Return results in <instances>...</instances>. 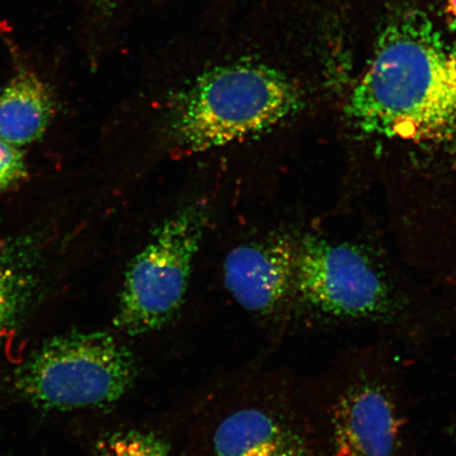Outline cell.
<instances>
[{
    "instance_id": "cell-9",
    "label": "cell",
    "mask_w": 456,
    "mask_h": 456,
    "mask_svg": "<svg viewBox=\"0 0 456 456\" xmlns=\"http://www.w3.org/2000/svg\"><path fill=\"white\" fill-rule=\"evenodd\" d=\"M33 254L27 240L0 244V346L24 319L37 294Z\"/></svg>"
},
{
    "instance_id": "cell-12",
    "label": "cell",
    "mask_w": 456,
    "mask_h": 456,
    "mask_svg": "<svg viewBox=\"0 0 456 456\" xmlns=\"http://www.w3.org/2000/svg\"><path fill=\"white\" fill-rule=\"evenodd\" d=\"M89 3L102 15L111 14L114 8H116V0H89Z\"/></svg>"
},
{
    "instance_id": "cell-11",
    "label": "cell",
    "mask_w": 456,
    "mask_h": 456,
    "mask_svg": "<svg viewBox=\"0 0 456 456\" xmlns=\"http://www.w3.org/2000/svg\"><path fill=\"white\" fill-rule=\"evenodd\" d=\"M27 176V163L20 147L0 138V192L8 191Z\"/></svg>"
},
{
    "instance_id": "cell-5",
    "label": "cell",
    "mask_w": 456,
    "mask_h": 456,
    "mask_svg": "<svg viewBox=\"0 0 456 456\" xmlns=\"http://www.w3.org/2000/svg\"><path fill=\"white\" fill-rule=\"evenodd\" d=\"M208 221L202 203L165 220L128 266L114 326L129 336L155 332L183 305Z\"/></svg>"
},
{
    "instance_id": "cell-8",
    "label": "cell",
    "mask_w": 456,
    "mask_h": 456,
    "mask_svg": "<svg viewBox=\"0 0 456 456\" xmlns=\"http://www.w3.org/2000/svg\"><path fill=\"white\" fill-rule=\"evenodd\" d=\"M55 112L53 91L41 77L20 67L0 88V138L22 147L42 138Z\"/></svg>"
},
{
    "instance_id": "cell-2",
    "label": "cell",
    "mask_w": 456,
    "mask_h": 456,
    "mask_svg": "<svg viewBox=\"0 0 456 456\" xmlns=\"http://www.w3.org/2000/svg\"><path fill=\"white\" fill-rule=\"evenodd\" d=\"M317 456H416L406 387L391 341L342 357L321 395Z\"/></svg>"
},
{
    "instance_id": "cell-6",
    "label": "cell",
    "mask_w": 456,
    "mask_h": 456,
    "mask_svg": "<svg viewBox=\"0 0 456 456\" xmlns=\"http://www.w3.org/2000/svg\"><path fill=\"white\" fill-rule=\"evenodd\" d=\"M298 245L277 237L240 245L224 264V284L243 309L270 315L296 292Z\"/></svg>"
},
{
    "instance_id": "cell-3",
    "label": "cell",
    "mask_w": 456,
    "mask_h": 456,
    "mask_svg": "<svg viewBox=\"0 0 456 456\" xmlns=\"http://www.w3.org/2000/svg\"><path fill=\"white\" fill-rule=\"evenodd\" d=\"M305 106L298 85L264 64L214 68L181 93L169 135L184 152H203L260 135Z\"/></svg>"
},
{
    "instance_id": "cell-7",
    "label": "cell",
    "mask_w": 456,
    "mask_h": 456,
    "mask_svg": "<svg viewBox=\"0 0 456 456\" xmlns=\"http://www.w3.org/2000/svg\"><path fill=\"white\" fill-rule=\"evenodd\" d=\"M210 456H317L312 437L281 414L261 407L237 410L216 428Z\"/></svg>"
},
{
    "instance_id": "cell-10",
    "label": "cell",
    "mask_w": 456,
    "mask_h": 456,
    "mask_svg": "<svg viewBox=\"0 0 456 456\" xmlns=\"http://www.w3.org/2000/svg\"><path fill=\"white\" fill-rule=\"evenodd\" d=\"M96 456H170V448L153 432L118 431L99 442Z\"/></svg>"
},
{
    "instance_id": "cell-13",
    "label": "cell",
    "mask_w": 456,
    "mask_h": 456,
    "mask_svg": "<svg viewBox=\"0 0 456 456\" xmlns=\"http://www.w3.org/2000/svg\"><path fill=\"white\" fill-rule=\"evenodd\" d=\"M444 11L450 28L456 31V0H444Z\"/></svg>"
},
{
    "instance_id": "cell-4",
    "label": "cell",
    "mask_w": 456,
    "mask_h": 456,
    "mask_svg": "<svg viewBox=\"0 0 456 456\" xmlns=\"http://www.w3.org/2000/svg\"><path fill=\"white\" fill-rule=\"evenodd\" d=\"M133 353L110 334L71 333L45 341L17 370L15 387L45 410L102 408L133 387Z\"/></svg>"
},
{
    "instance_id": "cell-1",
    "label": "cell",
    "mask_w": 456,
    "mask_h": 456,
    "mask_svg": "<svg viewBox=\"0 0 456 456\" xmlns=\"http://www.w3.org/2000/svg\"><path fill=\"white\" fill-rule=\"evenodd\" d=\"M346 114L367 135L456 140V45L423 11L397 10L381 28Z\"/></svg>"
}]
</instances>
